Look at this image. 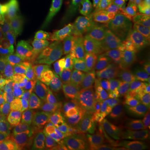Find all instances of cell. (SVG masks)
Masks as SVG:
<instances>
[{
	"instance_id": "cell-9",
	"label": "cell",
	"mask_w": 150,
	"mask_h": 150,
	"mask_svg": "<svg viewBox=\"0 0 150 150\" xmlns=\"http://www.w3.org/2000/svg\"><path fill=\"white\" fill-rule=\"evenodd\" d=\"M7 114L12 122L23 129L28 132V130L38 128L44 123L51 122L45 115L37 110L35 108L23 107L16 109L14 111L5 113Z\"/></svg>"
},
{
	"instance_id": "cell-4",
	"label": "cell",
	"mask_w": 150,
	"mask_h": 150,
	"mask_svg": "<svg viewBox=\"0 0 150 150\" xmlns=\"http://www.w3.org/2000/svg\"><path fill=\"white\" fill-rule=\"evenodd\" d=\"M99 84L93 79L69 78L64 85L66 96L65 125H69L76 111L86 100L98 90Z\"/></svg>"
},
{
	"instance_id": "cell-12",
	"label": "cell",
	"mask_w": 150,
	"mask_h": 150,
	"mask_svg": "<svg viewBox=\"0 0 150 150\" xmlns=\"http://www.w3.org/2000/svg\"><path fill=\"white\" fill-rule=\"evenodd\" d=\"M4 64L5 67L7 74L10 72L11 69L16 63L22 60L21 51H20V39L11 32L9 42L4 49V53L1 54Z\"/></svg>"
},
{
	"instance_id": "cell-30",
	"label": "cell",
	"mask_w": 150,
	"mask_h": 150,
	"mask_svg": "<svg viewBox=\"0 0 150 150\" xmlns=\"http://www.w3.org/2000/svg\"><path fill=\"white\" fill-rule=\"evenodd\" d=\"M146 123H147V135L150 138V116L146 118Z\"/></svg>"
},
{
	"instance_id": "cell-14",
	"label": "cell",
	"mask_w": 150,
	"mask_h": 150,
	"mask_svg": "<svg viewBox=\"0 0 150 150\" xmlns=\"http://www.w3.org/2000/svg\"><path fill=\"white\" fill-rule=\"evenodd\" d=\"M33 73V72L29 68V66L21 60L12 67L10 72L8 74L10 75L17 81L23 90H27L31 83Z\"/></svg>"
},
{
	"instance_id": "cell-33",
	"label": "cell",
	"mask_w": 150,
	"mask_h": 150,
	"mask_svg": "<svg viewBox=\"0 0 150 150\" xmlns=\"http://www.w3.org/2000/svg\"><path fill=\"white\" fill-rule=\"evenodd\" d=\"M108 150H115V149H113L110 145H108Z\"/></svg>"
},
{
	"instance_id": "cell-18",
	"label": "cell",
	"mask_w": 150,
	"mask_h": 150,
	"mask_svg": "<svg viewBox=\"0 0 150 150\" xmlns=\"http://www.w3.org/2000/svg\"><path fill=\"white\" fill-rule=\"evenodd\" d=\"M28 149L26 132L13 123L12 133L4 150H27Z\"/></svg>"
},
{
	"instance_id": "cell-7",
	"label": "cell",
	"mask_w": 150,
	"mask_h": 150,
	"mask_svg": "<svg viewBox=\"0 0 150 150\" xmlns=\"http://www.w3.org/2000/svg\"><path fill=\"white\" fill-rule=\"evenodd\" d=\"M11 9L13 13L11 32L18 39H22L34 30L38 15L37 6L34 0H19Z\"/></svg>"
},
{
	"instance_id": "cell-11",
	"label": "cell",
	"mask_w": 150,
	"mask_h": 150,
	"mask_svg": "<svg viewBox=\"0 0 150 150\" xmlns=\"http://www.w3.org/2000/svg\"><path fill=\"white\" fill-rule=\"evenodd\" d=\"M70 150H83L84 147L92 141L101 139L99 130L94 129H73L66 132Z\"/></svg>"
},
{
	"instance_id": "cell-6",
	"label": "cell",
	"mask_w": 150,
	"mask_h": 150,
	"mask_svg": "<svg viewBox=\"0 0 150 150\" xmlns=\"http://www.w3.org/2000/svg\"><path fill=\"white\" fill-rule=\"evenodd\" d=\"M47 39L42 31L33 30L26 37L20 39L22 60L33 72L42 68L46 57Z\"/></svg>"
},
{
	"instance_id": "cell-5",
	"label": "cell",
	"mask_w": 150,
	"mask_h": 150,
	"mask_svg": "<svg viewBox=\"0 0 150 150\" xmlns=\"http://www.w3.org/2000/svg\"><path fill=\"white\" fill-rule=\"evenodd\" d=\"M125 5V0H105L102 14L87 48V54L93 53L113 26L119 21Z\"/></svg>"
},
{
	"instance_id": "cell-16",
	"label": "cell",
	"mask_w": 150,
	"mask_h": 150,
	"mask_svg": "<svg viewBox=\"0 0 150 150\" xmlns=\"http://www.w3.org/2000/svg\"><path fill=\"white\" fill-rule=\"evenodd\" d=\"M13 23V13L10 8H0V48L4 50L9 42L10 29Z\"/></svg>"
},
{
	"instance_id": "cell-3",
	"label": "cell",
	"mask_w": 150,
	"mask_h": 150,
	"mask_svg": "<svg viewBox=\"0 0 150 150\" xmlns=\"http://www.w3.org/2000/svg\"><path fill=\"white\" fill-rule=\"evenodd\" d=\"M146 48L139 47L120 59L108 62L100 70L98 79L104 83L125 82L130 76L143 69Z\"/></svg>"
},
{
	"instance_id": "cell-13",
	"label": "cell",
	"mask_w": 150,
	"mask_h": 150,
	"mask_svg": "<svg viewBox=\"0 0 150 150\" xmlns=\"http://www.w3.org/2000/svg\"><path fill=\"white\" fill-rule=\"evenodd\" d=\"M100 70L101 68L98 65L86 61H78L72 65L69 77L77 79H94L98 78Z\"/></svg>"
},
{
	"instance_id": "cell-15",
	"label": "cell",
	"mask_w": 150,
	"mask_h": 150,
	"mask_svg": "<svg viewBox=\"0 0 150 150\" xmlns=\"http://www.w3.org/2000/svg\"><path fill=\"white\" fill-rule=\"evenodd\" d=\"M147 136L146 118L139 108L137 107L130 114V132L129 138H139L144 140Z\"/></svg>"
},
{
	"instance_id": "cell-32",
	"label": "cell",
	"mask_w": 150,
	"mask_h": 150,
	"mask_svg": "<svg viewBox=\"0 0 150 150\" xmlns=\"http://www.w3.org/2000/svg\"><path fill=\"white\" fill-rule=\"evenodd\" d=\"M27 150H50L48 148H35V147H33V148H28Z\"/></svg>"
},
{
	"instance_id": "cell-31",
	"label": "cell",
	"mask_w": 150,
	"mask_h": 150,
	"mask_svg": "<svg viewBox=\"0 0 150 150\" xmlns=\"http://www.w3.org/2000/svg\"><path fill=\"white\" fill-rule=\"evenodd\" d=\"M143 150H150V139L147 140L145 144H144Z\"/></svg>"
},
{
	"instance_id": "cell-25",
	"label": "cell",
	"mask_w": 150,
	"mask_h": 150,
	"mask_svg": "<svg viewBox=\"0 0 150 150\" xmlns=\"http://www.w3.org/2000/svg\"><path fill=\"white\" fill-rule=\"evenodd\" d=\"M139 108L141 110L142 113L144 115L145 118L150 116V75L147 90H146L144 97V98H143V100H142V102L140 103Z\"/></svg>"
},
{
	"instance_id": "cell-10",
	"label": "cell",
	"mask_w": 150,
	"mask_h": 150,
	"mask_svg": "<svg viewBox=\"0 0 150 150\" xmlns=\"http://www.w3.org/2000/svg\"><path fill=\"white\" fill-rule=\"evenodd\" d=\"M64 126L58 122H48L26 132L28 148H50L54 136Z\"/></svg>"
},
{
	"instance_id": "cell-23",
	"label": "cell",
	"mask_w": 150,
	"mask_h": 150,
	"mask_svg": "<svg viewBox=\"0 0 150 150\" xmlns=\"http://www.w3.org/2000/svg\"><path fill=\"white\" fill-rule=\"evenodd\" d=\"M50 150H70L65 129H62L54 136Z\"/></svg>"
},
{
	"instance_id": "cell-26",
	"label": "cell",
	"mask_w": 150,
	"mask_h": 150,
	"mask_svg": "<svg viewBox=\"0 0 150 150\" xmlns=\"http://www.w3.org/2000/svg\"><path fill=\"white\" fill-rule=\"evenodd\" d=\"M144 140L139 138H129L123 145L121 150H143Z\"/></svg>"
},
{
	"instance_id": "cell-19",
	"label": "cell",
	"mask_w": 150,
	"mask_h": 150,
	"mask_svg": "<svg viewBox=\"0 0 150 150\" xmlns=\"http://www.w3.org/2000/svg\"><path fill=\"white\" fill-rule=\"evenodd\" d=\"M0 92L7 96L18 97L27 91L23 90L17 81L10 75L7 74L5 78L0 82Z\"/></svg>"
},
{
	"instance_id": "cell-1",
	"label": "cell",
	"mask_w": 150,
	"mask_h": 150,
	"mask_svg": "<svg viewBox=\"0 0 150 150\" xmlns=\"http://www.w3.org/2000/svg\"><path fill=\"white\" fill-rule=\"evenodd\" d=\"M125 109V86L120 82H109L81 105L69 126L100 130L119 117Z\"/></svg>"
},
{
	"instance_id": "cell-8",
	"label": "cell",
	"mask_w": 150,
	"mask_h": 150,
	"mask_svg": "<svg viewBox=\"0 0 150 150\" xmlns=\"http://www.w3.org/2000/svg\"><path fill=\"white\" fill-rule=\"evenodd\" d=\"M149 75V72L142 69L126 80V108L132 109L139 106L148 88Z\"/></svg>"
},
{
	"instance_id": "cell-17",
	"label": "cell",
	"mask_w": 150,
	"mask_h": 150,
	"mask_svg": "<svg viewBox=\"0 0 150 150\" xmlns=\"http://www.w3.org/2000/svg\"><path fill=\"white\" fill-rule=\"evenodd\" d=\"M28 93H24L18 97H9L0 92V112L8 113L20 108L28 106Z\"/></svg>"
},
{
	"instance_id": "cell-29",
	"label": "cell",
	"mask_w": 150,
	"mask_h": 150,
	"mask_svg": "<svg viewBox=\"0 0 150 150\" xmlns=\"http://www.w3.org/2000/svg\"><path fill=\"white\" fill-rule=\"evenodd\" d=\"M6 75H7V73H6L5 67H4L3 59H2L1 54H0V82L5 78Z\"/></svg>"
},
{
	"instance_id": "cell-21",
	"label": "cell",
	"mask_w": 150,
	"mask_h": 150,
	"mask_svg": "<svg viewBox=\"0 0 150 150\" xmlns=\"http://www.w3.org/2000/svg\"><path fill=\"white\" fill-rule=\"evenodd\" d=\"M107 133L108 140H109V145L113 149L121 150L123 145L126 141L123 139L122 136L119 134L118 128H117L116 121L114 122L112 121V123H110L107 129Z\"/></svg>"
},
{
	"instance_id": "cell-20",
	"label": "cell",
	"mask_w": 150,
	"mask_h": 150,
	"mask_svg": "<svg viewBox=\"0 0 150 150\" xmlns=\"http://www.w3.org/2000/svg\"><path fill=\"white\" fill-rule=\"evenodd\" d=\"M13 126V123L7 114L3 113L0 115V150L5 149L8 139L12 133Z\"/></svg>"
},
{
	"instance_id": "cell-28",
	"label": "cell",
	"mask_w": 150,
	"mask_h": 150,
	"mask_svg": "<svg viewBox=\"0 0 150 150\" xmlns=\"http://www.w3.org/2000/svg\"><path fill=\"white\" fill-rule=\"evenodd\" d=\"M143 69L147 70L148 72H150V43L146 48V57H145Z\"/></svg>"
},
{
	"instance_id": "cell-27",
	"label": "cell",
	"mask_w": 150,
	"mask_h": 150,
	"mask_svg": "<svg viewBox=\"0 0 150 150\" xmlns=\"http://www.w3.org/2000/svg\"><path fill=\"white\" fill-rule=\"evenodd\" d=\"M83 150H108V145H107L101 139L92 141L86 145Z\"/></svg>"
},
{
	"instance_id": "cell-2",
	"label": "cell",
	"mask_w": 150,
	"mask_h": 150,
	"mask_svg": "<svg viewBox=\"0 0 150 150\" xmlns=\"http://www.w3.org/2000/svg\"><path fill=\"white\" fill-rule=\"evenodd\" d=\"M32 104L51 122L65 125L66 96L54 83L48 80L38 82L33 92Z\"/></svg>"
},
{
	"instance_id": "cell-24",
	"label": "cell",
	"mask_w": 150,
	"mask_h": 150,
	"mask_svg": "<svg viewBox=\"0 0 150 150\" xmlns=\"http://www.w3.org/2000/svg\"><path fill=\"white\" fill-rule=\"evenodd\" d=\"M117 128L120 135L123 139L126 140L129 138V132H130V114H128L123 118L116 120Z\"/></svg>"
},
{
	"instance_id": "cell-22",
	"label": "cell",
	"mask_w": 150,
	"mask_h": 150,
	"mask_svg": "<svg viewBox=\"0 0 150 150\" xmlns=\"http://www.w3.org/2000/svg\"><path fill=\"white\" fill-rule=\"evenodd\" d=\"M150 25V0H144V7L136 23V29L144 30Z\"/></svg>"
}]
</instances>
